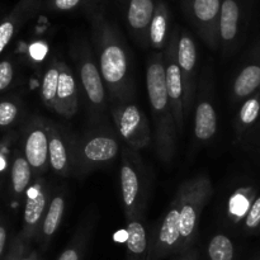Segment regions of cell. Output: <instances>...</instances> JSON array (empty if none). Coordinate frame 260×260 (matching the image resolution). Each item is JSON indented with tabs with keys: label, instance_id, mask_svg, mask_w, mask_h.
<instances>
[{
	"label": "cell",
	"instance_id": "cell-31",
	"mask_svg": "<svg viewBox=\"0 0 260 260\" xmlns=\"http://www.w3.org/2000/svg\"><path fill=\"white\" fill-rule=\"evenodd\" d=\"M14 78V68L9 60L0 62V91L7 90Z\"/></svg>",
	"mask_w": 260,
	"mask_h": 260
},
{
	"label": "cell",
	"instance_id": "cell-15",
	"mask_svg": "<svg viewBox=\"0 0 260 260\" xmlns=\"http://www.w3.org/2000/svg\"><path fill=\"white\" fill-rule=\"evenodd\" d=\"M154 14V0H129L127 5V24L137 42L144 47L150 45L149 32Z\"/></svg>",
	"mask_w": 260,
	"mask_h": 260
},
{
	"label": "cell",
	"instance_id": "cell-24",
	"mask_svg": "<svg viewBox=\"0 0 260 260\" xmlns=\"http://www.w3.org/2000/svg\"><path fill=\"white\" fill-rule=\"evenodd\" d=\"M58 79H60V60H53L46 69L42 78V84H41V99L46 108L52 112L55 109Z\"/></svg>",
	"mask_w": 260,
	"mask_h": 260
},
{
	"label": "cell",
	"instance_id": "cell-28",
	"mask_svg": "<svg viewBox=\"0 0 260 260\" xmlns=\"http://www.w3.org/2000/svg\"><path fill=\"white\" fill-rule=\"evenodd\" d=\"M19 108L12 101L0 102V127H8L17 119Z\"/></svg>",
	"mask_w": 260,
	"mask_h": 260
},
{
	"label": "cell",
	"instance_id": "cell-33",
	"mask_svg": "<svg viewBox=\"0 0 260 260\" xmlns=\"http://www.w3.org/2000/svg\"><path fill=\"white\" fill-rule=\"evenodd\" d=\"M81 0H55V8L57 10H71L78 7Z\"/></svg>",
	"mask_w": 260,
	"mask_h": 260
},
{
	"label": "cell",
	"instance_id": "cell-8",
	"mask_svg": "<svg viewBox=\"0 0 260 260\" xmlns=\"http://www.w3.org/2000/svg\"><path fill=\"white\" fill-rule=\"evenodd\" d=\"M74 58L78 66L81 88L89 109L99 116L106 109L107 89L98 63L86 45L79 46L74 51Z\"/></svg>",
	"mask_w": 260,
	"mask_h": 260
},
{
	"label": "cell",
	"instance_id": "cell-32",
	"mask_svg": "<svg viewBox=\"0 0 260 260\" xmlns=\"http://www.w3.org/2000/svg\"><path fill=\"white\" fill-rule=\"evenodd\" d=\"M29 246V244L25 243L24 240L22 239V236L18 235L17 238L13 240L12 245H10L9 251L5 255L4 260H19L20 256L23 255V253L25 251V249Z\"/></svg>",
	"mask_w": 260,
	"mask_h": 260
},
{
	"label": "cell",
	"instance_id": "cell-1",
	"mask_svg": "<svg viewBox=\"0 0 260 260\" xmlns=\"http://www.w3.org/2000/svg\"><path fill=\"white\" fill-rule=\"evenodd\" d=\"M93 41L98 66L109 98L128 101L134 91L131 57L121 33L108 20L96 14L93 18Z\"/></svg>",
	"mask_w": 260,
	"mask_h": 260
},
{
	"label": "cell",
	"instance_id": "cell-29",
	"mask_svg": "<svg viewBox=\"0 0 260 260\" xmlns=\"http://www.w3.org/2000/svg\"><path fill=\"white\" fill-rule=\"evenodd\" d=\"M17 30V22L14 19H7L0 24V53L5 50Z\"/></svg>",
	"mask_w": 260,
	"mask_h": 260
},
{
	"label": "cell",
	"instance_id": "cell-16",
	"mask_svg": "<svg viewBox=\"0 0 260 260\" xmlns=\"http://www.w3.org/2000/svg\"><path fill=\"white\" fill-rule=\"evenodd\" d=\"M78 109L79 93L73 70L63 61H60V79L53 112L63 118H71Z\"/></svg>",
	"mask_w": 260,
	"mask_h": 260
},
{
	"label": "cell",
	"instance_id": "cell-27",
	"mask_svg": "<svg viewBox=\"0 0 260 260\" xmlns=\"http://www.w3.org/2000/svg\"><path fill=\"white\" fill-rule=\"evenodd\" d=\"M86 241H88L86 234L84 231H79L69 243V245L63 249L62 253L58 255L57 260H83Z\"/></svg>",
	"mask_w": 260,
	"mask_h": 260
},
{
	"label": "cell",
	"instance_id": "cell-35",
	"mask_svg": "<svg viewBox=\"0 0 260 260\" xmlns=\"http://www.w3.org/2000/svg\"><path fill=\"white\" fill-rule=\"evenodd\" d=\"M8 239V229L4 223H0V258H2L3 253L5 250V245H7Z\"/></svg>",
	"mask_w": 260,
	"mask_h": 260
},
{
	"label": "cell",
	"instance_id": "cell-21",
	"mask_svg": "<svg viewBox=\"0 0 260 260\" xmlns=\"http://www.w3.org/2000/svg\"><path fill=\"white\" fill-rule=\"evenodd\" d=\"M260 88V63L249 62L236 74L231 86L235 102H244L256 93Z\"/></svg>",
	"mask_w": 260,
	"mask_h": 260
},
{
	"label": "cell",
	"instance_id": "cell-34",
	"mask_svg": "<svg viewBox=\"0 0 260 260\" xmlns=\"http://www.w3.org/2000/svg\"><path fill=\"white\" fill-rule=\"evenodd\" d=\"M173 260H198V251L194 248L189 249L188 251L183 254H178V255L173 256Z\"/></svg>",
	"mask_w": 260,
	"mask_h": 260
},
{
	"label": "cell",
	"instance_id": "cell-25",
	"mask_svg": "<svg viewBox=\"0 0 260 260\" xmlns=\"http://www.w3.org/2000/svg\"><path fill=\"white\" fill-rule=\"evenodd\" d=\"M260 116V93L254 94L243 102L236 118V132L243 134L246 128L255 123Z\"/></svg>",
	"mask_w": 260,
	"mask_h": 260
},
{
	"label": "cell",
	"instance_id": "cell-17",
	"mask_svg": "<svg viewBox=\"0 0 260 260\" xmlns=\"http://www.w3.org/2000/svg\"><path fill=\"white\" fill-rule=\"evenodd\" d=\"M194 109V136L198 141L206 142L213 139L217 132V114L211 99L202 91H198Z\"/></svg>",
	"mask_w": 260,
	"mask_h": 260
},
{
	"label": "cell",
	"instance_id": "cell-18",
	"mask_svg": "<svg viewBox=\"0 0 260 260\" xmlns=\"http://www.w3.org/2000/svg\"><path fill=\"white\" fill-rule=\"evenodd\" d=\"M240 7L236 0H223L220 13V45L228 52L233 48L239 35Z\"/></svg>",
	"mask_w": 260,
	"mask_h": 260
},
{
	"label": "cell",
	"instance_id": "cell-9",
	"mask_svg": "<svg viewBox=\"0 0 260 260\" xmlns=\"http://www.w3.org/2000/svg\"><path fill=\"white\" fill-rule=\"evenodd\" d=\"M178 30L170 35L169 42L164 50L165 81H167L168 95L173 109L178 135L184 129V88H183L182 73L178 63Z\"/></svg>",
	"mask_w": 260,
	"mask_h": 260
},
{
	"label": "cell",
	"instance_id": "cell-11",
	"mask_svg": "<svg viewBox=\"0 0 260 260\" xmlns=\"http://www.w3.org/2000/svg\"><path fill=\"white\" fill-rule=\"evenodd\" d=\"M221 0H189L187 12L189 19L201 38L212 50H217L220 46V13Z\"/></svg>",
	"mask_w": 260,
	"mask_h": 260
},
{
	"label": "cell",
	"instance_id": "cell-19",
	"mask_svg": "<svg viewBox=\"0 0 260 260\" xmlns=\"http://www.w3.org/2000/svg\"><path fill=\"white\" fill-rule=\"evenodd\" d=\"M126 260H149L150 235L144 220L127 222L126 228Z\"/></svg>",
	"mask_w": 260,
	"mask_h": 260
},
{
	"label": "cell",
	"instance_id": "cell-14",
	"mask_svg": "<svg viewBox=\"0 0 260 260\" xmlns=\"http://www.w3.org/2000/svg\"><path fill=\"white\" fill-rule=\"evenodd\" d=\"M50 139V168L58 177H69L74 172V144L57 124L47 123Z\"/></svg>",
	"mask_w": 260,
	"mask_h": 260
},
{
	"label": "cell",
	"instance_id": "cell-2",
	"mask_svg": "<svg viewBox=\"0 0 260 260\" xmlns=\"http://www.w3.org/2000/svg\"><path fill=\"white\" fill-rule=\"evenodd\" d=\"M146 89L155 128V145L160 159L170 162L177 147V126L167 90L164 52L156 51L147 60Z\"/></svg>",
	"mask_w": 260,
	"mask_h": 260
},
{
	"label": "cell",
	"instance_id": "cell-10",
	"mask_svg": "<svg viewBox=\"0 0 260 260\" xmlns=\"http://www.w3.org/2000/svg\"><path fill=\"white\" fill-rule=\"evenodd\" d=\"M51 190L46 180L37 178L25 194L24 211H23V229L19 234L23 240L29 244L38 238L43 217L50 205Z\"/></svg>",
	"mask_w": 260,
	"mask_h": 260
},
{
	"label": "cell",
	"instance_id": "cell-30",
	"mask_svg": "<svg viewBox=\"0 0 260 260\" xmlns=\"http://www.w3.org/2000/svg\"><path fill=\"white\" fill-rule=\"evenodd\" d=\"M244 225L248 230H255L260 225V197L256 198L245 215Z\"/></svg>",
	"mask_w": 260,
	"mask_h": 260
},
{
	"label": "cell",
	"instance_id": "cell-22",
	"mask_svg": "<svg viewBox=\"0 0 260 260\" xmlns=\"http://www.w3.org/2000/svg\"><path fill=\"white\" fill-rule=\"evenodd\" d=\"M32 175L33 170L24 155H15L10 168V188L12 196L15 200L27 194V190L32 185Z\"/></svg>",
	"mask_w": 260,
	"mask_h": 260
},
{
	"label": "cell",
	"instance_id": "cell-12",
	"mask_svg": "<svg viewBox=\"0 0 260 260\" xmlns=\"http://www.w3.org/2000/svg\"><path fill=\"white\" fill-rule=\"evenodd\" d=\"M178 63L184 88V117L189 116L197 95V47L188 32L178 30Z\"/></svg>",
	"mask_w": 260,
	"mask_h": 260
},
{
	"label": "cell",
	"instance_id": "cell-36",
	"mask_svg": "<svg viewBox=\"0 0 260 260\" xmlns=\"http://www.w3.org/2000/svg\"><path fill=\"white\" fill-rule=\"evenodd\" d=\"M19 260H38V253L35 250H30L29 246H28Z\"/></svg>",
	"mask_w": 260,
	"mask_h": 260
},
{
	"label": "cell",
	"instance_id": "cell-26",
	"mask_svg": "<svg viewBox=\"0 0 260 260\" xmlns=\"http://www.w3.org/2000/svg\"><path fill=\"white\" fill-rule=\"evenodd\" d=\"M207 254L210 260H234L235 246L229 236L217 234L208 243Z\"/></svg>",
	"mask_w": 260,
	"mask_h": 260
},
{
	"label": "cell",
	"instance_id": "cell-13",
	"mask_svg": "<svg viewBox=\"0 0 260 260\" xmlns=\"http://www.w3.org/2000/svg\"><path fill=\"white\" fill-rule=\"evenodd\" d=\"M50 139H48L47 123L35 121L29 124L25 131L23 155L29 162L33 175L40 178L50 165Z\"/></svg>",
	"mask_w": 260,
	"mask_h": 260
},
{
	"label": "cell",
	"instance_id": "cell-4",
	"mask_svg": "<svg viewBox=\"0 0 260 260\" xmlns=\"http://www.w3.org/2000/svg\"><path fill=\"white\" fill-rule=\"evenodd\" d=\"M119 182L122 207L127 222L144 220L145 207L149 196V177L137 151H134L128 146L122 149Z\"/></svg>",
	"mask_w": 260,
	"mask_h": 260
},
{
	"label": "cell",
	"instance_id": "cell-7",
	"mask_svg": "<svg viewBox=\"0 0 260 260\" xmlns=\"http://www.w3.org/2000/svg\"><path fill=\"white\" fill-rule=\"evenodd\" d=\"M180 249V197L175 193L167 212L150 234L149 260L175 256Z\"/></svg>",
	"mask_w": 260,
	"mask_h": 260
},
{
	"label": "cell",
	"instance_id": "cell-3",
	"mask_svg": "<svg viewBox=\"0 0 260 260\" xmlns=\"http://www.w3.org/2000/svg\"><path fill=\"white\" fill-rule=\"evenodd\" d=\"M180 197V249L179 254L193 248L198 235L201 216L213 194L212 182L206 174L185 180L178 188Z\"/></svg>",
	"mask_w": 260,
	"mask_h": 260
},
{
	"label": "cell",
	"instance_id": "cell-6",
	"mask_svg": "<svg viewBox=\"0 0 260 260\" xmlns=\"http://www.w3.org/2000/svg\"><path fill=\"white\" fill-rule=\"evenodd\" d=\"M114 124L127 146L134 151L146 149L151 144V129L144 111L129 101L117 102L112 108Z\"/></svg>",
	"mask_w": 260,
	"mask_h": 260
},
{
	"label": "cell",
	"instance_id": "cell-5",
	"mask_svg": "<svg viewBox=\"0 0 260 260\" xmlns=\"http://www.w3.org/2000/svg\"><path fill=\"white\" fill-rule=\"evenodd\" d=\"M119 149L118 140L111 131L89 132L74 144V169L79 174L99 169L113 161Z\"/></svg>",
	"mask_w": 260,
	"mask_h": 260
},
{
	"label": "cell",
	"instance_id": "cell-20",
	"mask_svg": "<svg viewBox=\"0 0 260 260\" xmlns=\"http://www.w3.org/2000/svg\"><path fill=\"white\" fill-rule=\"evenodd\" d=\"M63 212H65V194L62 192H58L57 194L51 198L50 205L46 211L45 217H43L40 234H38L37 240L43 250L47 249L52 238L57 233L61 221H62Z\"/></svg>",
	"mask_w": 260,
	"mask_h": 260
},
{
	"label": "cell",
	"instance_id": "cell-23",
	"mask_svg": "<svg viewBox=\"0 0 260 260\" xmlns=\"http://www.w3.org/2000/svg\"><path fill=\"white\" fill-rule=\"evenodd\" d=\"M168 27H169V10L164 3L160 2L155 7V14L149 32L150 46L159 52H164L169 42L170 37H168Z\"/></svg>",
	"mask_w": 260,
	"mask_h": 260
}]
</instances>
